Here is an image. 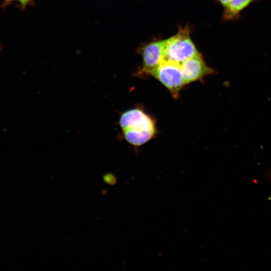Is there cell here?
I'll list each match as a JSON object with an SVG mask.
<instances>
[{"instance_id": "cell-8", "label": "cell", "mask_w": 271, "mask_h": 271, "mask_svg": "<svg viewBox=\"0 0 271 271\" xmlns=\"http://www.w3.org/2000/svg\"><path fill=\"white\" fill-rule=\"evenodd\" d=\"M230 0H214L215 2L225 8L229 3Z\"/></svg>"}, {"instance_id": "cell-2", "label": "cell", "mask_w": 271, "mask_h": 271, "mask_svg": "<svg viewBox=\"0 0 271 271\" xmlns=\"http://www.w3.org/2000/svg\"><path fill=\"white\" fill-rule=\"evenodd\" d=\"M191 30L188 25L180 27L177 34L165 39V60L181 64L200 53L191 39Z\"/></svg>"}, {"instance_id": "cell-1", "label": "cell", "mask_w": 271, "mask_h": 271, "mask_svg": "<svg viewBox=\"0 0 271 271\" xmlns=\"http://www.w3.org/2000/svg\"><path fill=\"white\" fill-rule=\"evenodd\" d=\"M119 123L126 141L134 146L148 142L154 137L156 131L154 119L138 108L123 112Z\"/></svg>"}, {"instance_id": "cell-4", "label": "cell", "mask_w": 271, "mask_h": 271, "mask_svg": "<svg viewBox=\"0 0 271 271\" xmlns=\"http://www.w3.org/2000/svg\"><path fill=\"white\" fill-rule=\"evenodd\" d=\"M165 40H162L151 42L139 47L138 51L143 58L142 66L137 73L139 76L152 75L165 60Z\"/></svg>"}, {"instance_id": "cell-10", "label": "cell", "mask_w": 271, "mask_h": 271, "mask_svg": "<svg viewBox=\"0 0 271 271\" xmlns=\"http://www.w3.org/2000/svg\"><path fill=\"white\" fill-rule=\"evenodd\" d=\"M1 49V46H0V50Z\"/></svg>"}, {"instance_id": "cell-5", "label": "cell", "mask_w": 271, "mask_h": 271, "mask_svg": "<svg viewBox=\"0 0 271 271\" xmlns=\"http://www.w3.org/2000/svg\"><path fill=\"white\" fill-rule=\"evenodd\" d=\"M181 73L185 84L202 79L214 73L204 61L200 53L186 60L180 64Z\"/></svg>"}, {"instance_id": "cell-6", "label": "cell", "mask_w": 271, "mask_h": 271, "mask_svg": "<svg viewBox=\"0 0 271 271\" xmlns=\"http://www.w3.org/2000/svg\"><path fill=\"white\" fill-rule=\"evenodd\" d=\"M260 0H230L224 8L222 20L224 21H235L240 17V13L250 5Z\"/></svg>"}, {"instance_id": "cell-9", "label": "cell", "mask_w": 271, "mask_h": 271, "mask_svg": "<svg viewBox=\"0 0 271 271\" xmlns=\"http://www.w3.org/2000/svg\"><path fill=\"white\" fill-rule=\"evenodd\" d=\"M8 1L10 2H14V1L18 2L20 3L22 5L24 6L26 4H27L30 0H8Z\"/></svg>"}, {"instance_id": "cell-7", "label": "cell", "mask_w": 271, "mask_h": 271, "mask_svg": "<svg viewBox=\"0 0 271 271\" xmlns=\"http://www.w3.org/2000/svg\"><path fill=\"white\" fill-rule=\"evenodd\" d=\"M103 179L105 183L111 185L115 184L117 182L116 177L111 173L105 174L103 177Z\"/></svg>"}, {"instance_id": "cell-3", "label": "cell", "mask_w": 271, "mask_h": 271, "mask_svg": "<svg viewBox=\"0 0 271 271\" xmlns=\"http://www.w3.org/2000/svg\"><path fill=\"white\" fill-rule=\"evenodd\" d=\"M152 76L161 82L177 98L183 87L186 85L182 77L180 64L164 60L153 73Z\"/></svg>"}]
</instances>
